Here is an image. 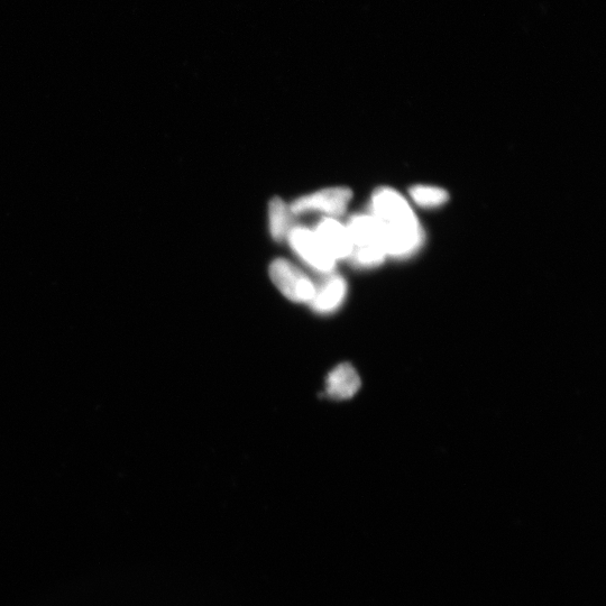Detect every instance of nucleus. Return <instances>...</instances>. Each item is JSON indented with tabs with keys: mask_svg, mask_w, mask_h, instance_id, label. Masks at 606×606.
<instances>
[{
	"mask_svg": "<svg viewBox=\"0 0 606 606\" xmlns=\"http://www.w3.org/2000/svg\"><path fill=\"white\" fill-rule=\"evenodd\" d=\"M371 210L382 224L388 256L407 257L419 250L424 233L409 202L399 192L387 187L376 190Z\"/></svg>",
	"mask_w": 606,
	"mask_h": 606,
	"instance_id": "nucleus-1",
	"label": "nucleus"
},
{
	"mask_svg": "<svg viewBox=\"0 0 606 606\" xmlns=\"http://www.w3.org/2000/svg\"><path fill=\"white\" fill-rule=\"evenodd\" d=\"M269 274L274 286L290 301L309 305L314 298L316 282L296 264L286 259H275Z\"/></svg>",
	"mask_w": 606,
	"mask_h": 606,
	"instance_id": "nucleus-2",
	"label": "nucleus"
},
{
	"mask_svg": "<svg viewBox=\"0 0 606 606\" xmlns=\"http://www.w3.org/2000/svg\"><path fill=\"white\" fill-rule=\"evenodd\" d=\"M353 198L352 190L333 187L302 196L290 205L292 215L323 214L328 218L342 217Z\"/></svg>",
	"mask_w": 606,
	"mask_h": 606,
	"instance_id": "nucleus-3",
	"label": "nucleus"
},
{
	"mask_svg": "<svg viewBox=\"0 0 606 606\" xmlns=\"http://www.w3.org/2000/svg\"><path fill=\"white\" fill-rule=\"evenodd\" d=\"M291 249L310 269L326 275L335 271L336 261L320 242L314 229L293 226L287 237Z\"/></svg>",
	"mask_w": 606,
	"mask_h": 606,
	"instance_id": "nucleus-4",
	"label": "nucleus"
},
{
	"mask_svg": "<svg viewBox=\"0 0 606 606\" xmlns=\"http://www.w3.org/2000/svg\"><path fill=\"white\" fill-rule=\"evenodd\" d=\"M347 296V282L338 273L324 275V279L316 283V292L309 306L319 315H329L343 306Z\"/></svg>",
	"mask_w": 606,
	"mask_h": 606,
	"instance_id": "nucleus-5",
	"label": "nucleus"
},
{
	"mask_svg": "<svg viewBox=\"0 0 606 606\" xmlns=\"http://www.w3.org/2000/svg\"><path fill=\"white\" fill-rule=\"evenodd\" d=\"M314 232L336 262L350 259L353 243L346 225L335 218L324 217Z\"/></svg>",
	"mask_w": 606,
	"mask_h": 606,
	"instance_id": "nucleus-6",
	"label": "nucleus"
},
{
	"mask_svg": "<svg viewBox=\"0 0 606 606\" xmlns=\"http://www.w3.org/2000/svg\"><path fill=\"white\" fill-rule=\"evenodd\" d=\"M354 250H383V227L378 218L370 215H355L346 225ZM387 253V252H385Z\"/></svg>",
	"mask_w": 606,
	"mask_h": 606,
	"instance_id": "nucleus-7",
	"label": "nucleus"
},
{
	"mask_svg": "<svg viewBox=\"0 0 606 606\" xmlns=\"http://www.w3.org/2000/svg\"><path fill=\"white\" fill-rule=\"evenodd\" d=\"M361 388V378L351 364H341L329 373L326 392L334 400H347Z\"/></svg>",
	"mask_w": 606,
	"mask_h": 606,
	"instance_id": "nucleus-8",
	"label": "nucleus"
},
{
	"mask_svg": "<svg viewBox=\"0 0 606 606\" xmlns=\"http://www.w3.org/2000/svg\"><path fill=\"white\" fill-rule=\"evenodd\" d=\"M292 213L290 206L281 198L275 197L269 204V228L275 242L287 240L291 231Z\"/></svg>",
	"mask_w": 606,
	"mask_h": 606,
	"instance_id": "nucleus-9",
	"label": "nucleus"
},
{
	"mask_svg": "<svg viewBox=\"0 0 606 606\" xmlns=\"http://www.w3.org/2000/svg\"><path fill=\"white\" fill-rule=\"evenodd\" d=\"M410 196L422 208H437L448 201V192L433 186H416L411 188Z\"/></svg>",
	"mask_w": 606,
	"mask_h": 606,
	"instance_id": "nucleus-10",
	"label": "nucleus"
}]
</instances>
